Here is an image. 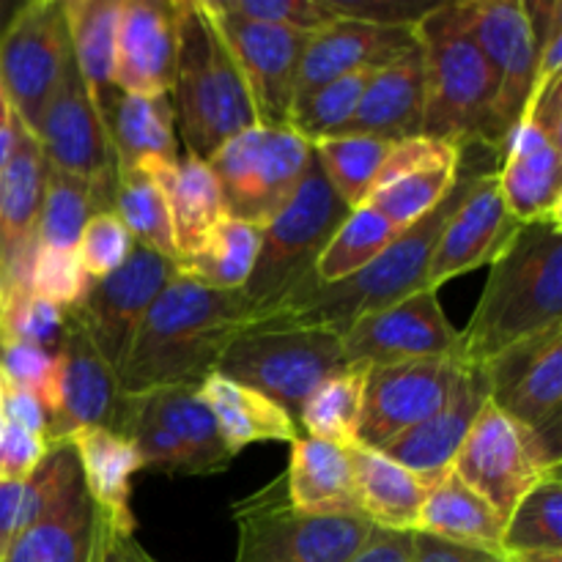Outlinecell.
I'll return each instance as SVG.
<instances>
[{"label": "cell", "mask_w": 562, "mask_h": 562, "mask_svg": "<svg viewBox=\"0 0 562 562\" xmlns=\"http://www.w3.org/2000/svg\"><path fill=\"white\" fill-rule=\"evenodd\" d=\"M126 404L140 412L146 420L162 428L187 461L190 477L220 475L231 467L234 456L225 448L212 409L201 398L195 384L159 387L148 393L124 395Z\"/></svg>", "instance_id": "83f0119b"}, {"label": "cell", "mask_w": 562, "mask_h": 562, "mask_svg": "<svg viewBox=\"0 0 562 562\" xmlns=\"http://www.w3.org/2000/svg\"><path fill=\"white\" fill-rule=\"evenodd\" d=\"M450 472L475 488L503 519H508L516 503L538 481L562 472V456L552 453L530 431L516 426L488 398L456 453Z\"/></svg>", "instance_id": "8fae6325"}, {"label": "cell", "mask_w": 562, "mask_h": 562, "mask_svg": "<svg viewBox=\"0 0 562 562\" xmlns=\"http://www.w3.org/2000/svg\"><path fill=\"white\" fill-rule=\"evenodd\" d=\"M346 362L395 366L409 360L459 357L461 333L448 322L437 291L423 289L395 305L366 313L344 335Z\"/></svg>", "instance_id": "ac0fdd59"}, {"label": "cell", "mask_w": 562, "mask_h": 562, "mask_svg": "<svg viewBox=\"0 0 562 562\" xmlns=\"http://www.w3.org/2000/svg\"><path fill=\"white\" fill-rule=\"evenodd\" d=\"M71 58L64 3L31 0L20 3L0 36V91L14 119L36 135L49 97Z\"/></svg>", "instance_id": "7c38bea8"}, {"label": "cell", "mask_w": 562, "mask_h": 562, "mask_svg": "<svg viewBox=\"0 0 562 562\" xmlns=\"http://www.w3.org/2000/svg\"><path fill=\"white\" fill-rule=\"evenodd\" d=\"M119 404L121 390L115 371L69 318L55 349L53 379L42 401L47 415V442H66L71 434L88 426L113 428Z\"/></svg>", "instance_id": "ffe728a7"}, {"label": "cell", "mask_w": 562, "mask_h": 562, "mask_svg": "<svg viewBox=\"0 0 562 562\" xmlns=\"http://www.w3.org/2000/svg\"><path fill=\"white\" fill-rule=\"evenodd\" d=\"M132 250H135V239H132L130 231L124 228L115 212L93 214L75 247L77 258H80L82 269L91 280L108 278L115 269L124 267Z\"/></svg>", "instance_id": "c3c4849f"}, {"label": "cell", "mask_w": 562, "mask_h": 562, "mask_svg": "<svg viewBox=\"0 0 562 562\" xmlns=\"http://www.w3.org/2000/svg\"><path fill=\"white\" fill-rule=\"evenodd\" d=\"M470 33L497 86L488 146L503 154L536 88V38L521 0H470Z\"/></svg>", "instance_id": "9a60e30c"}, {"label": "cell", "mask_w": 562, "mask_h": 562, "mask_svg": "<svg viewBox=\"0 0 562 562\" xmlns=\"http://www.w3.org/2000/svg\"><path fill=\"white\" fill-rule=\"evenodd\" d=\"M121 560L124 562H159L154 554H148L146 549L135 541V536L121 538Z\"/></svg>", "instance_id": "91938a15"}, {"label": "cell", "mask_w": 562, "mask_h": 562, "mask_svg": "<svg viewBox=\"0 0 562 562\" xmlns=\"http://www.w3.org/2000/svg\"><path fill=\"white\" fill-rule=\"evenodd\" d=\"M5 423L47 439V415H44L38 398L33 393H27V390L14 387L11 382L9 390H5Z\"/></svg>", "instance_id": "9f6ffc18"}, {"label": "cell", "mask_w": 562, "mask_h": 562, "mask_svg": "<svg viewBox=\"0 0 562 562\" xmlns=\"http://www.w3.org/2000/svg\"><path fill=\"white\" fill-rule=\"evenodd\" d=\"M176 71V0H121L113 88L170 97Z\"/></svg>", "instance_id": "cb8c5ba5"}, {"label": "cell", "mask_w": 562, "mask_h": 562, "mask_svg": "<svg viewBox=\"0 0 562 562\" xmlns=\"http://www.w3.org/2000/svg\"><path fill=\"white\" fill-rule=\"evenodd\" d=\"M5 390H9V379H5V373L0 371V437H3V428H5Z\"/></svg>", "instance_id": "be15d7a7"}, {"label": "cell", "mask_w": 562, "mask_h": 562, "mask_svg": "<svg viewBox=\"0 0 562 562\" xmlns=\"http://www.w3.org/2000/svg\"><path fill=\"white\" fill-rule=\"evenodd\" d=\"M516 231L519 223L505 209L497 170H488L470 187L464 201L445 225L428 263V289L439 291V285L448 280L488 267Z\"/></svg>", "instance_id": "603a6c76"}, {"label": "cell", "mask_w": 562, "mask_h": 562, "mask_svg": "<svg viewBox=\"0 0 562 562\" xmlns=\"http://www.w3.org/2000/svg\"><path fill=\"white\" fill-rule=\"evenodd\" d=\"M492 404L562 456V327L481 368Z\"/></svg>", "instance_id": "e0dca14e"}, {"label": "cell", "mask_w": 562, "mask_h": 562, "mask_svg": "<svg viewBox=\"0 0 562 562\" xmlns=\"http://www.w3.org/2000/svg\"><path fill=\"white\" fill-rule=\"evenodd\" d=\"M176 272L179 263L135 245L124 267L108 278L91 280L82 300L69 311L71 322L88 335L113 371L121 368L143 316Z\"/></svg>", "instance_id": "5bb4252c"}, {"label": "cell", "mask_w": 562, "mask_h": 562, "mask_svg": "<svg viewBox=\"0 0 562 562\" xmlns=\"http://www.w3.org/2000/svg\"><path fill=\"white\" fill-rule=\"evenodd\" d=\"M16 9H20V3H11V0H0V36H3L5 27H9L11 16L16 14Z\"/></svg>", "instance_id": "6125c7cd"}, {"label": "cell", "mask_w": 562, "mask_h": 562, "mask_svg": "<svg viewBox=\"0 0 562 562\" xmlns=\"http://www.w3.org/2000/svg\"><path fill=\"white\" fill-rule=\"evenodd\" d=\"M234 562H349L371 536L366 516H311L289 503L285 475L234 505Z\"/></svg>", "instance_id": "52a82bcc"}, {"label": "cell", "mask_w": 562, "mask_h": 562, "mask_svg": "<svg viewBox=\"0 0 562 562\" xmlns=\"http://www.w3.org/2000/svg\"><path fill=\"white\" fill-rule=\"evenodd\" d=\"M415 36L426 66L420 135L456 148L488 146L497 86L470 33V0L437 3L417 22Z\"/></svg>", "instance_id": "5b68a950"}, {"label": "cell", "mask_w": 562, "mask_h": 562, "mask_svg": "<svg viewBox=\"0 0 562 562\" xmlns=\"http://www.w3.org/2000/svg\"><path fill=\"white\" fill-rule=\"evenodd\" d=\"M113 212L130 231L135 245L148 247L159 256L179 263L173 239V223H170L168 198L151 173L140 168L119 170L115 176Z\"/></svg>", "instance_id": "b9f144b4"}, {"label": "cell", "mask_w": 562, "mask_h": 562, "mask_svg": "<svg viewBox=\"0 0 562 562\" xmlns=\"http://www.w3.org/2000/svg\"><path fill=\"white\" fill-rule=\"evenodd\" d=\"M461 148L431 137L395 140L376 176L366 206L382 214L393 228L406 231L445 201L459 179Z\"/></svg>", "instance_id": "44dd1931"}, {"label": "cell", "mask_w": 562, "mask_h": 562, "mask_svg": "<svg viewBox=\"0 0 562 562\" xmlns=\"http://www.w3.org/2000/svg\"><path fill=\"white\" fill-rule=\"evenodd\" d=\"M80 461L82 486L97 514L124 536H135L132 477L143 470L140 453L124 434L104 426L80 428L69 437Z\"/></svg>", "instance_id": "f1b7e54d"}, {"label": "cell", "mask_w": 562, "mask_h": 562, "mask_svg": "<svg viewBox=\"0 0 562 562\" xmlns=\"http://www.w3.org/2000/svg\"><path fill=\"white\" fill-rule=\"evenodd\" d=\"M119 14L121 0H66L64 3L71 58L97 102L113 91Z\"/></svg>", "instance_id": "f35d334b"}, {"label": "cell", "mask_w": 562, "mask_h": 562, "mask_svg": "<svg viewBox=\"0 0 562 562\" xmlns=\"http://www.w3.org/2000/svg\"><path fill=\"white\" fill-rule=\"evenodd\" d=\"M497 181L505 209L519 225L562 220V77L532 91L505 140Z\"/></svg>", "instance_id": "30bf717a"}, {"label": "cell", "mask_w": 562, "mask_h": 562, "mask_svg": "<svg viewBox=\"0 0 562 562\" xmlns=\"http://www.w3.org/2000/svg\"><path fill=\"white\" fill-rule=\"evenodd\" d=\"M344 366L340 335L327 329H245L214 373L256 390L296 420L307 395Z\"/></svg>", "instance_id": "9c48e42d"}, {"label": "cell", "mask_w": 562, "mask_h": 562, "mask_svg": "<svg viewBox=\"0 0 562 562\" xmlns=\"http://www.w3.org/2000/svg\"><path fill=\"white\" fill-rule=\"evenodd\" d=\"M115 187L77 179L47 165L36 245L49 250H75L88 220L99 212H113Z\"/></svg>", "instance_id": "8d00e7d4"}, {"label": "cell", "mask_w": 562, "mask_h": 562, "mask_svg": "<svg viewBox=\"0 0 562 562\" xmlns=\"http://www.w3.org/2000/svg\"><path fill=\"white\" fill-rule=\"evenodd\" d=\"M464 368L459 357L373 366L362 393L357 445L382 450L431 417L450 398Z\"/></svg>", "instance_id": "2e32d148"}, {"label": "cell", "mask_w": 562, "mask_h": 562, "mask_svg": "<svg viewBox=\"0 0 562 562\" xmlns=\"http://www.w3.org/2000/svg\"><path fill=\"white\" fill-rule=\"evenodd\" d=\"M14 143H16V119L11 115L9 121H0V170H3L5 162H9L11 151H14Z\"/></svg>", "instance_id": "680465c9"}, {"label": "cell", "mask_w": 562, "mask_h": 562, "mask_svg": "<svg viewBox=\"0 0 562 562\" xmlns=\"http://www.w3.org/2000/svg\"><path fill=\"white\" fill-rule=\"evenodd\" d=\"M55 368V351H44L38 346L22 344V340L0 338V371L5 373L14 387L27 390L38 398V404L44 401L49 387V379H53ZM44 409V406H42Z\"/></svg>", "instance_id": "f907efd6"}, {"label": "cell", "mask_w": 562, "mask_h": 562, "mask_svg": "<svg viewBox=\"0 0 562 562\" xmlns=\"http://www.w3.org/2000/svg\"><path fill=\"white\" fill-rule=\"evenodd\" d=\"M201 398L212 409L214 423L220 428L225 448L231 456H239L247 445L258 442H285L294 445L300 439V426L289 412L280 409L274 401L263 398L256 390L236 384L231 379L212 373L198 387Z\"/></svg>", "instance_id": "836d02e7"}, {"label": "cell", "mask_w": 562, "mask_h": 562, "mask_svg": "<svg viewBox=\"0 0 562 562\" xmlns=\"http://www.w3.org/2000/svg\"><path fill=\"white\" fill-rule=\"evenodd\" d=\"M503 154L483 143L461 148L459 179L434 212L420 223L401 231L387 250L379 252L366 269L340 283H316L305 294L283 302L247 329H327L344 335L360 316L395 305L417 291L428 289L426 274L445 225L453 217L470 187L488 170H499Z\"/></svg>", "instance_id": "6da1fadb"}, {"label": "cell", "mask_w": 562, "mask_h": 562, "mask_svg": "<svg viewBox=\"0 0 562 562\" xmlns=\"http://www.w3.org/2000/svg\"><path fill=\"white\" fill-rule=\"evenodd\" d=\"M401 231L393 228L387 220L371 206H360L349 212V217L340 223L333 239L324 247L322 258L316 263V280L322 285L340 283V280L351 278L360 269H366L379 252L387 250L390 241L398 236Z\"/></svg>", "instance_id": "7bdbcfd3"}, {"label": "cell", "mask_w": 562, "mask_h": 562, "mask_svg": "<svg viewBox=\"0 0 562 562\" xmlns=\"http://www.w3.org/2000/svg\"><path fill=\"white\" fill-rule=\"evenodd\" d=\"M247 329L239 291H217L179 272L143 316L115 371L121 395L195 384L212 376L231 340Z\"/></svg>", "instance_id": "7a4b0ae2"}, {"label": "cell", "mask_w": 562, "mask_h": 562, "mask_svg": "<svg viewBox=\"0 0 562 562\" xmlns=\"http://www.w3.org/2000/svg\"><path fill=\"white\" fill-rule=\"evenodd\" d=\"M313 148L294 126H250L225 143L209 168L217 176L225 214L267 228L300 190Z\"/></svg>", "instance_id": "ba28073f"}, {"label": "cell", "mask_w": 562, "mask_h": 562, "mask_svg": "<svg viewBox=\"0 0 562 562\" xmlns=\"http://www.w3.org/2000/svg\"><path fill=\"white\" fill-rule=\"evenodd\" d=\"M137 168L151 173L168 198L176 252H179L181 263L201 245L203 236L225 217L217 176L212 173L209 162L190 157V154L176 159V162L154 159V162L137 165Z\"/></svg>", "instance_id": "1f68e13d"}, {"label": "cell", "mask_w": 562, "mask_h": 562, "mask_svg": "<svg viewBox=\"0 0 562 562\" xmlns=\"http://www.w3.org/2000/svg\"><path fill=\"white\" fill-rule=\"evenodd\" d=\"M459 547L481 549V552H503L505 519L459 475L445 472L423 499L417 530Z\"/></svg>", "instance_id": "e575fe53"}, {"label": "cell", "mask_w": 562, "mask_h": 562, "mask_svg": "<svg viewBox=\"0 0 562 562\" xmlns=\"http://www.w3.org/2000/svg\"><path fill=\"white\" fill-rule=\"evenodd\" d=\"M33 137L42 146L49 168L115 187L119 165L108 135V121L93 93L88 91L75 58L66 64L64 77L49 97Z\"/></svg>", "instance_id": "d6986e66"}, {"label": "cell", "mask_w": 562, "mask_h": 562, "mask_svg": "<svg viewBox=\"0 0 562 562\" xmlns=\"http://www.w3.org/2000/svg\"><path fill=\"white\" fill-rule=\"evenodd\" d=\"M11 108H9V102H5V97H3V91H0V121H9L11 119Z\"/></svg>", "instance_id": "e7e4bbea"}, {"label": "cell", "mask_w": 562, "mask_h": 562, "mask_svg": "<svg viewBox=\"0 0 562 562\" xmlns=\"http://www.w3.org/2000/svg\"><path fill=\"white\" fill-rule=\"evenodd\" d=\"M47 453V439L5 423L0 437V481H27Z\"/></svg>", "instance_id": "816d5d0a"}, {"label": "cell", "mask_w": 562, "mask_h": 562, "mask_svg": "<svg viewBox=\"0 0 562 562\" xmlns=\"http://www.w3.org/2000/svg\"><path fill=\"white\" fill-rule=\"evenodd\" d=\"M349 453L360 514L382 530L415 532L423 499L431 486L382 450L355 445Z\"/></svg>", "instance_id": "d6a6232c"}, {"label": "cell", "mask_w": 562, "mask_h": 562, "mask_svg": "<svg viewBox=\"0 0 562 562\" xmlns=\"http://www.w3.org/2000/svg\"><path fill=\"white\" fill-rule=\"evenodd\" d=\"M263 228L241 223L225 214L201 245L179 263V269L198 283L217 291H241L252 267H256L258 250H261Z\"/></svg>", "instance_id": "74e56055"}, {"label": "cell", "mask_w": 562, "mask_h": 562, "mask_svg": "<svg viewBox=\"0 0 562 562\" xmlns=\"http://www.w3.org/2000/svg\"><path fill=\"white\" fill-rule=\"evenodd\" d=\"M371 366L366 362H346L335 373H329L302 406L296 426L318 442L355 448L357 428H360L362 393Z\"/></svg>", "instance_id": "ab89813d"}, {"label": "cell", "mask_w": 562, "mask_h": 562, "mask_svg": "<svg viewBox=\"0 0 562 562\" xmlns=\"http://www.w3.org/2000/svg\"><path fill=\"white\" fill-rule=\"evenodd\" d=\"M69 313L49 302L38 300L31 291L3 294V316H0V338L22 340L44 351L58 349L64 338Z\"/></svg>", "instance_id": "7dc6e473"}, {"label": "cell", "mask_w": 562, "mask_h": 562, "mask_svg": "<svg viewBox=\"0 0 562 562\" xmlns=\"http://www.w3.org/2000/svg\"><path fill=\"white\" fill-rule=\"evenodd\" d=\"M562 552V475L552 472L505 519L503 552Z\"/></svg>", "instance_id": "ee69618b"}, {"label": "cell", "mask_w": 562, "mask_h": 562, "mask_svg": "<svg viewBox=\"0 0 562 562\" xmlns=\"http://www.w3.org/2000/svg\"><path fill=\"white\" fill-rule=\"evenodd\" d=\"M412 562H499V558L497 554L481 552V549L459 547V543L426 536V532H415Z\"/></svg>", "instance_id": "11a10c76"}, {"label": "cell", "mask_w": 562, "mask_h": 562, "mask_svg": "<svg viewBox=\"0 0 562 562\" xmlns=\"http://www.w3.org/2000/svg\"><path fill=\"white\" fill-rule=\"evenodd\" d=\"M499 562H562V552H505Z\"/></svg>", "instance_id": "94428289"}, {"label": "cell", "mask_w": 562, "mask_h": 562, "mask_svg": "<svg viewBox=\"0 0 562 562\" xmlns=\"http://www.w3.org/2000/svg\"><path fill=\"white\" fill-rule=\"evenodd\" d=\"M0 316H3V294H0Z\"/></svg>", "instance_id": "03108f58"}, {"label": "cell", "mask_w": 562, "mask_h": 562, "mask_svg": "<svg viewBox=\"0 0 562 562\" xmlns=\"http://www.w3.org/2000/svg\"><path fill=\"white\" fill-rule=\"evenodd\" d=\"M91 285V278L82 269L75 250H49L38 247L27 269V291L49 305L69 313Z\"/></svg>", "instance_id": "bcb514c9"}, {"label": "cell", "mask_w": 562, "mask_h": 562, "mask_svg": "<svg viewBox=\"0 0 562 562\" xmlns=\"http://www.w3.org/2000/svg\"><path fill=\"white\" fill-rule=\"evenodd\" d=\"M426 110V66L420 44L384 69L373 71L351 119L335 135H368L406 140L423 130Z\"/></svg>", "instance_id": "4316f807"}, {"label": "cell", "mask_w": 562, "mask_h": 562, "mask_svg": "<svg viewBox=\"0 0 562 562\" xmlns=\"http://www.w3.org/2000/svg\"><path fill=\"white\" fill-rule=\"evenodd\" d=\"M220 3L247 20L269 22L307 36L338 22L329 0H220Z\"/></svg>", "instance_id": "681fc988"}, {"label": "cell", "mask_w": 562, "mask_h": 562, "mask_svg": "<svg viewBox=\"0 0 562 562\" xmlns=\"http://www.w3.org/2000/svg\"><path fill=\"white\" fill-rule=\"evenodd\" d=\"M395 140L368 135H329L311 143L313 157L338 192L340 201L355 212L371 198L376 176Z\"/></svg>", "instance_id": "60d3db41"}, {"label": "cell", "mask_w": 562, "mask_h": 562, "mask_svg": "<svg viewBox=\"0 0 562 562\" xmlns=\"http://www.w3.org/2000/svg\"><path fill=\"white\" fill-rule=\"evenodd\" d=\"M562 327V220L519 225L488 263V280L461 333L459 360L486 368Z\"/></svg>", "instance_id": "3957f363"}, {"label": "cell", "mask_w": 562, "mask_h": 562, "mask_svg": "<svg viewBox=\"0 0 562 562\" xmlns=\"http://www.w3.org/2000/svg\"><path fill=\"white\" fill-rule=\"evenodd\" d=\"M285 492L296 510L311 516H362L355 492L349 448L300 437L291 445Z\"/></svg>", "instance_id": "4dcf8cb0"}, {"label": "cell", "mask_w": 562, "mask_h": 562, "mask_svg": "<svg viewBox=\"0 0 562 562\" xmlns=\"http://www.w3.org/2000/svg\"><path fill=\"white\" fill-rule=\"evenodd\" d=\"M97 510L77 486L49 516L22 530L0 562H93Z\"/></svg>", "instance_id": "d590c367"}, {"label": "cell", "mask_w": 562, "mask_h": 562, "mask_svg": "<svg viewBox=\"0 0 562 562\" xmlns=\"http://www.w3.org/2000/svg\"><path fill=\"white\" fill-rule=\"evenodd\" d=\"M417 44L415 27H387L371 22L338 20L313 33L300 64L296 99L338 77L366 69H384ZM294 99V102H296Z\"/></svg>", "instance_id": "484cf974"}, {"label": "cell", "mask_w": 562, "mask_h": 562, "mask_svg": "<svg viewBox=\"0 0 562 562\" xmlns=\"http://www.w3.org/2000/svg\"><path fill=\"white\" fill-rule=\"evenodd\" d=\"M176 132L190 157L209 159L256 126L245 80L203 0H176Z\"/></svg>", "instance_id": "277c9868"}, {"label": "cell", "mask_w": 562, "mask_h": 562, "mask_svg": "<svg viewBox=\"0 0 562 562\" xmlns=\"http://www.w3.org/2000/svg\"><path fill=\"white\" fill-rule=\"evenodd\" d=\"M220 36L228 44L234 64L245 80L258 126H285L296 99L300 64L305 55L307 33L269 22L247 20L225 9L220 0H203Z\"/></svg>", "instance_id": "4fadbf2b"}, {"label": "cell", "mask_w": 562, "mask_h": 562, "mask_svg": "<svg viewBox=\"0 0 562 562\" xmlns=\"http://www.w3.org/2000/svg\"><path fill=\"white\" fill-rule=\"evenodd\" d=\"M415 532H393L373 527L368 541L349 562H412Z\"/></svg>", "instance_id": "f5cc1de1"}, {"label": "cell", "mask_w": 562, "mask_h": 562, "mask_svg": "<svg viewBox=\"0 0 562 562\" xmlns=\"http://www.w3.org/2000/svg\"><path fill=\"white\" fill-rule=\"evenodd\" d=\"M373 71L376 69L338 77V80L327 82V86L300 97L294 102V108H291L289 126H294L307 143L318 140V137L335 135V132L351 119V113H355L357 102H360L362 91H366Z\"/></svg>", "instance_id": "f6af8a7d"}, {"label": "cell", "mask_w": 562, "mask_h": 562, "mask_svg": "<svg viewBox=\"0 0 562 562\" xmlns=\"http://www.w3.org/2000/svg\"><path fill=\"white\" fill-rule=\"evenodd\" d=\"M488 398H492V387H488L486 373L481 368L467 366L450 398L431 417L382 448V453L434 486L445 472H450L456 453Z\"/></svg>", "instance_id": "d4e9b609"}, {"label": "cell", "mask_w": 562, "mask_h": 562, "mask_svg": "<svg viewBox=\"0 0 562 562\" xmlns=\"http://www.w3.org/2000/svg\"><path fill=\"white\" fill-rule=\"evenodd\" d=\"M349 212L313 157L289 206L263 228L256 267L239 291L247 307V327L318 283V258Z\"/></svg>", "instance_id": "8992f818"}, {"label": "cell", "mask_w": 562, "mask_h": 562, "mask_svg": "<svg viewBox=\"0 0 562 562\" xmlns=\"http://www.w3.org/2000/svg\"><path fill=\"white\" fill-rule=\"evenodd\" d=\"M99 108L108 121V135L119 170L137 168L154 159H165V162L181 159L179 132H176V115L168 93L140 97V93H124L113 88L99 99Z\"/></svg>", "instance_id": "f546056e"}, {"label": "cell", "mask_w": 562, "mask_h": 562, "mask_svg": "<svg viewBox=\"0 0 562 562\" xmlns=\"http://www.w3.org/2000/svg\"><path fill=\"white\" fill-rule=\"evenodd\" d=\"M121 538H124V532L110 527L97 514V549H93V562H124L121 560Z\"/></svg>", "instance_id": "6f0895ef"}, {"label": "cell", "mask_w": 562, "mask_h": 562, "mask_svg": "<svg viewBox=\"0 0 562 562\" xmlns=\"http://www.w3.org/2000/svg\"><path fill=\"white\" fill-rule=\"evenodd\" d=\"M47 181V159L36 137L16 121V143L0 170V294L27 291L36 228Z\"/></svg>", "instance_id": "7402d4cb"}, {"label": "cell", "mask_w": 562, "mask_h": 562, "mask_svg": "<svg viewBox=\"0 0 562 562\" xmlns=\"http://www.w3.org/2000/svg\"><path fill=\"white\" fill-rule=\"evenodd\" d=\"M25 527V481H0V560Z\"/></svg>", "instance_id": "db71d44e"}]
</instances>
